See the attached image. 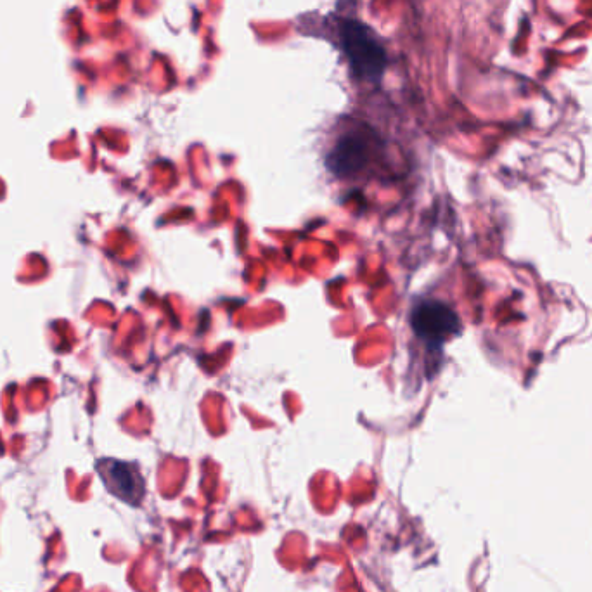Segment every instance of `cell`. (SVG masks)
<instances>
[{"mask_svg": "<svg viewBox=\"0 0 592 592\" xmlns=\"http://www.w3.org/2000/svg\"><path fill=\"white\" fill-rule=\"evenodd\" d=\"M338 42L355 77L369 82L380 80L387 68V51L369 26L357 20L340 21Z\"/></svg>", "mask_w": 592, "mask_h": 592, "instance_id": "cell-1", "label": "cell"}, {"mask_svg": "<svg viewBox=\"0 0 592 592\" xmlns=\"http://www.w3.org/2000/svg\"><path fill=\"white\" fill-rule=\"evenodd\" d=\"M376 136L371 130L350 129L336 139L326 156L329 172L340 179H348L364 172L374 158Z\"/></svg>", "mask_w": 592, "mask_h": 592, "instance_id": "cell-2", "label": "cell"}, {"mask_svg": "<svg viewBox=\"0 0 592 592\" xmlns=\"http://www.w3.org/2000/svg\"><path fill=\"white\" fill-rule=\"evenodd\" d=\"M411 329L428 345H442L461 333V319L451 305L440 300H423L412 309Z\"/></svg>", "mask_w": 592, "mask_h": 592, "instance_id": "cell-3", "label": "cell"}, {"mask_svg": "<svg viewBox=\"0 0 592 592\" xmlns=\"http://www.w3.org/2000/svg\"><path fill=\"white\" fill-rule=\"evenodd\" d=\"M97 471L103 478L106 489L120 501L127 502L130 506L141 504L146 485L141 471L136 464L123 463L116 459H104L97 464Z\"/></svg>", "mask_w": 592, "mask_h": 592, "instance_id": "cell-4", "label": "cell"}]
</instances>
